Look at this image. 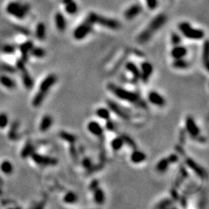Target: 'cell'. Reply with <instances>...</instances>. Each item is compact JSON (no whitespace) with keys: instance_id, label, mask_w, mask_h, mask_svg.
<instances>
[{"instance_id":"cell-29","label":"cell","mask_w":209,"mask_h":209,"mask_svg":"<svg viewBox=\"0 0 209 209\" xmlns=\"http://www.w3.org/2000/svg\"><path fill=\"white\" fill-rule=\"evenodd\" d=\"M124 140L122 136L115 137L111 140V147L114 151H119L122 148L124 145Z\"/></svg>"},{"instance_id":"cell-37","label":"cell","mask_w":209,"mask_h":209,"mask_svg":"<svg viewBox=\"0 0 209 209\" xmlns=\"http://www.w3.org/2000/svg\"><path fill=\"white\" fill-rule=\"evenodd\" d=\"M31 54L33 57H37V58H42V57H45L46 55V52L43 49L40 47H33L31 49Z\"/></svg>"},{"instance_id":"cell-47","label":"cell","mask_w":209,"mask_h":209,"mask_svg":"<svg viewBox=\"0 0 209 209\" xmlns=\"http://www.w3.org/2000/svg\"><path fill=\"white\" fill-rule=\"evenodd\" d=\"M167 159H169L170 163H176L178 160H179V157H178V156L176 154H174V153L169 155V156H167Z\"/></svg>"},{"instance_id":"cell-19","label":"cell","mask_w":209,"mask_h":209,"mask_svg":"<svg viewBox=\"0 0 209 209\" xmlns=\"http://www.w3.org/2000/svg\"><path fill=\"white\" fill-rule=\"evenodd\" d=\"M93 198L95 204L102 205L105 201V194L104 190L100 187H97L95 190H93Z\"/></svg>"},{"instance_id":"cell-40","label":"cell","mask_w":209,"mask_h":209,"mask_svg":"<svg viewBox=\"0 0 209 209\" xmlns=\"http://www.w3.org/2000/svg\"><path fill=\"white\" fill-rule=\"evenodd\" d=\"M70 154H71V157H72L73 160L74 161H77V159H78V154H77V149H76L75 146L74 144H70Z\"/></svg>"},{"instance_id":"cell-15","label":"cell","mask_w":209,"mask_h":209,"mask_svg":"<svg viewBox=\"0 0 209 209\" xmlns=\"http://www.w3.org/2000/svg\"><path fill=\"white\" fill-rule=\"evenodd\" d=\"M187 54V50L185 46H181V44L176 45L173 46V49L170 51V55L173 57V60L175 59L184 58Z\"/></svg>"},{"instance_id":"cell-18","label":"cell","mask_w":209,"mask_h":209,"mask_svg":"<svg viewBox=\"0 0 209 209\" xmlns=\"http://www.w3.org/2000/svg\"><path fill=\"white\" fill-rule=\"evenodd\" d=\"M146 159V155L142 151L136 150V149H134L130 156V160L133 163L135 164L141 163L144 162Z\"/></svg>"},{"instance_id":"cell-16","label":"cell","mask_w":209,"mask_h":209,"mask_svg":"<svg viewBox=\"0 0 209 209\" xmlns=\"http://www.w3.org/2000/svg\"><path fill=\"white\" fill-rule=\"evenodd\" d=\"M142 9H141L140 6L137 4H134L133 6H131L130 7H128L126 10L124 12V16L126 20H133L134 18H136L138 15L141 12Z\"/></svg>"},{"instance_id":"cell-5","label":"cell","mask_w":209,"mask_h":209,"mask_svg":"<svg viewBox=\"0 0 209 209\" xmlns=\"http://www.w3.org/2000/svg\"><path fill=\"white\" fill-rule=\"evenodd\" d=\"M107 105L108 107V109L112 111L113 113L116 115L118 117L123 120H129L133 118V112L130 109H128L125 107L122 106L117 102L111 100L107 101Z\"/></svg>"},{"instance_id":"cell-2","label":"cell","mask_w":209,"mask_h":209,"mask_svg":"<svg viewBox=\"0 0 209 209\" xmlns=\"http://www.w3.org/2000/svg\"><path fill=\"white\" fill-rule=\"evenodd\" d=\"M167 21L166 15L160 14L155 17L150 23L149 26L138 36L137 41L140 44H143L148 42L153 35L165 24Z\"/></svg>"},{"instance_id":"cell-8","label":"cell","mask_w":209,"mask_h":209,"mask_svg":"<svg viewBox=\"0 0 209 209\" xmlns=\"http://www.w3.org/2000/svg\"><path fill=\"white\" fill-rule=\"evenodd\" d=\"M185 126H186V131L187 132L189 136L196 139L199 137L200 133H201V130H200L199 126L197 125L195 120L191 117V116H188V117L186 118Z\"/></svg>"},{"instance_id":"cell-36","label":"cell","mask_w":209,"mask_h":209,"mask_svg":"<svg viewBox=\"0 0 209 209\" xmlns=\"http://www.w3.org/2000/svg\"><path fill=\"white\" fill-rule=\"evenodd\" d=\"M0 168H1L2 171L4 173H6V174H10V173H12V170H13V167H12V163L7 160L3 161L2 163Z\"/></svg>"},{"instance_id":"cell-44","label":"cell","mask_w":209,"mask_h":209,"mask_svg":"<svg viewBox=\"0 0 209 209\" xmlns=\"http://www.w3.org/2000/svg\"><path fill=\"white\" fill-rule=\"evenodd\" d=\"M105 128L108 131H114L115 129V125L114 122L111 120V119L106 120V124H105Z\"/></svg>"},{"instance_id":"cell-1","label":"cell","mask_w":209,"mask_h":209,"mask_svg":"<svg viewBox=\"0 0 209 209\" xmlns=\"http://www.w3.org/2000/svg\"><path fill=\"white\" fill-rule=\"evenodd\" d=\"M107 88L111 94H114L116 98H118L120 100L131 103L132 105H136V106L139 107V108H147V105L145 101L142 98L140 94L139 93L136 92V91L125 89V88L118 86V85L112 83L108 84Z\"/></svg>"},{"instance_id":"cell-20","label":"cell","mask_w":209,"mask_h":209,"mask_svg":"<svg viewBox=\"0 0 209 209\" xmlns=\"http://www.w3.org/2000/svg\"><path fill=\"white\" fill-rule=\"evenodd\" d=\"M53 124V119L50 115H46L42 119L40 124V130L41 132H46L50 129Z\"/></svg>"},{"instance_id":"cell-30","label":"cell","mask_w":209,"mask_h":209,"mask_svg":"<svg viewBox=\"0 0 209 209\" xmlns=\"http://www.w3.org/2000/svg\"><path fill=\"white\" fill-rule=\"evenodd\" d=\"M173 204V200L170 199V198H164V199L161 200L160 201L157 203L156 205L154 206L155 208L158 209H164L170 207Z\"/></svg>"},{"instance_id":"cell-49","label":"cell","mask_w":209,"mask_h":209,"mask_svg":"<svg viewBox=\"0 0 209 209\" xmlns=\"http://www.w3.org/2000/svg\"><path fill=\"white\" fill-rule=\"evenodd\" d=\"M170 194H171V196H172V199L173 200H178V198H179V194H178L177 191H176V190H174V189H173V190H171V191H170Z\"/></svg>"},{"instance_id":"cell-39","label":"cell","mask_w":209,"mask_h":209,"mask_svg":"<svg viewBox=\"0 0 209 209\" xmlns=\"http://www.w3.org/2000/svg\"><path fill=\"white\" fill-rule=\"evenodd\" d=\"M122 137L124 140V143L128 145L130 147H131V148H133V149L136 148V142H135V141L133 140L131 137L126 136V135H123V136H122Z\"/></svg>"},{"instance_id":"cell-43","label":"cell","mask_w":209,"mask_h":209,"mask_svg":"<svg viewBox=\"0 0 209 209\" xmlns=\"http://www.w3.org/2000/svg\"><path fill=\"white\" fill-rule=\"evenodd\" d=\"M82 166H83L84 168L87 169V170H89L92 167V162H91V159L88 157H85L83 158L81 162Z\"/></svg>"},{"instance_id":"cell-4","label":"cell","mask_w":209,"mask_h":209,"mask_svg":"<svg viewBox=\"0 0 209 209\" xmlns=\"http://www.w3.org/2000/svg\"><path fill=\"white\" fill-rule=\"evenodd\" d=\"M86 20H88L91 24H98L102 26L111 29H116L119 27V23L117 20H112V19H108L106 17L101 16L94 12H91L87 17Z\"/></svg>"},{"instance_id":"cell-41","label":"cell","mask_w":209,"mask_h":209,"mask_svg":"<svg viewBox=\"0 0 209 209\" xmlns=\"http://www.w3.org/2000/svg\"><path fill=\"white\" fill-rule=\"evenodd\" d=\"M9 119L6 113H1L0 114V128H5L8 125Z\"/></svg>"},{"instance_id":"cell-23","label":"cell","mask_w":209,"mask_h":209,"mask_svg":"<svg viewBox=\"0 0 209 209\" xmlns=\"http://www.w3.org/2000/svg\"><path fill=\"white\" fill-rule=\"evenodd\" d=\"M172 66L173 68L177 70H185L190 67V63L188 61L185 60L184 58L181 59H175L173 60V63H172Z\"/></svg>"},{"instance_id":"cell-11","label":"cell","mask_w":209,"mask_h":209,"mask_svg":"<svg viewBox=\"0 0 209 209\" xmlns=\"http://www.w3.org/2000/svg\"><path fill=\"white\" fill-rule=\"evenodd\" d=\"M32 159L35 163H37L39 165L43 166H55L57 164L58 160L57 159L54 157H50V156H43V155L38 154V153H33L31 154Z\"/></svg>"},{"instance_id":"cell-13","label":"cell","mask_w":209,"mask_h":209,"mask_svg":"<svg viewBox=\"0 0 209 209\" xmlns=\"http://www.w3.org/2000/svg\"><path fill=\"white\" fill-rule=\"evenodd\" d=\"M148 101L150 104L157 107H163L166 105V100L163 95L157 91H152L148 94Z\"/></svg>"},{"instance_id":"cell-33","label":"cell","mask_w":209,"mask_h":209,"mask_svg":"<svg viewBox=\"0 0 209 209\" xmlns=\"http://www.w3.org/2000/svg\"><path fill=\"white\" fill-rule=\"evenodd\" d=\"M0 83L7 88H14L15 87V83L13 80L9 78L6 76H1L0 77Z\"/></svg>"},{"instance_id":"cell-45","label":"cell","mask_w":209,"mask_h":209,"mask_svg":"<svg viewBox=\"0 0 209 209\" xmlns=\"http://www.w3.org/2000/svg\"><path fill=\"white\" fill-rule=\"evenodd\" d=\"M147 6L150 9H154L157 6V0H145Z\"/></svg>"},{"instance_id":"cell-38","label":"cell","mask_w":209,"mask_h":209,"mask_svg":"<svg viewBox=\"0 0 209 209\" xmlns=\"http://www.w3.org/2000/svg\"><path fill=\"white\" fill-rule=\"evenodd\" d=\"M33 151V145L30 142H28V143L25 146L24 148L23 149V150H22L21 153L22 157L24 158L27 157L29 155L32 154Z\"/></svg>"},{"instance_id":"cell-14","label":"cell","mask_w":209,"mask_h":209,"mask_svg":"<svg viewBox=\"0 0 209 209\" xmlns=\"http://www.w3.org/2000/svg\"><path fill=\"white\" fill-rule=\"evenodd\" d=\"M87 128L91 134L96 136V137H101V136H103V128L101 125V124L96 122V121H91V122H88V124L87 125Z\"/></svg>"},{"instance_id":"cell-7","label":"cell","mask_w":209,"mask_h":209,"mask_svg":"<svg viewBox=\"0 0 209 209\" xmlns=\"http://www.w3.org/2000/svg\"><path fill=\"white\" fill-rule=\"evenodd\" d=\"M7 12L16 18L22 19L25 16L26 12L29 10L28 6H22L18 2H11L6 8Z\"/></svg>"},{"instance_id":"cell-24","label":"cell","mask_w":209,"mask_h":209,"mask_svg":"<svg viewBox=\"0 0 209 209\" xmlns=\"http://www.w3.org/2000/svg\"><path fill=\"white\" fill-rule=\"evenodd\" d=\"M95 114L99 119H103V120H108L111 119V112L110 110L107 108H104V107H101L96 109Z\"/></svg>"},{"instance_id":"cell-10","label":"cell","mask_w":209,"mask_h":209,"mask_svg":"<svg viewBox=\"0 0 209 209\" xmlns=\"http://www.w3.org/2000/svg\"><path fill=\"white\" fill-rule=\"evenodd\" d=\"M140 80L142 83L146 84L149 82L150 77L153 73V66L148 61L142 62L140 65Z\"/></svg>"},{"instance_id":"cell-35","label":"cell","mask_w":209,"mask_h":209,"mask_svg":"<svg viewBox=\"0 0 209 209\" xmlns=\"http://www.w3.org/2000/svg\"><path fill=\"white\" fill-rule=\"evenodd\" d=\"M46 96V94L38 91L37 94L35 95V97H34V98L33 99V105L34 107L40 106V105L43 103V101H44Z\"/></svg>"},{"instance_id":"cell-25","label":"cell","mask_w":209,"mask_h":209,"mask_svg":"<svg viewBox=\"0 0 209 209\" xmlns=\"http://www.w3.org/2000/svg\"><path fill=\"white\" fill-rule=\"evenodd\" d=\"M20 70H21L22 72H23V81L25 86H26V88H28V89H30V88H32L33 86V81L32 77H30L29 74L27 72V71L26 70L25 67H23L21 68Z\"/></svg>"},{"instance_id":"cell-12","label":"cell","mask_w":209,"mask_h":209,"mask_svg":"<svg viewBox=\"0 0 209 209\" xmlns=\"http://www.w3.org/2000/svg\"><path fill=\"white\" fill-rule=\"evenodd\" d=\"M57 81V77L55 74H50L46 76L43 81L40 83V88H39V91L44 94H47L48 91H50L51 88L56 84Z\"/></svg>"},{"instance_id":"cell-21","label":"cell","mask_w":209,"mask_h":209,"mask_svg":"<svg viewBox=\"0 0 209 209\" xmlns=\"http://www.w3.org/2000/svg\"><path fill=\"white\" fill-rule=\"evenodd\" d=\"M55 23L56 26L59 31L63 32L66 29V20L63 14L60 12H57L55 15Z\"/></svg>"},{"instance_id":"cell-32","label":"cell","mask_w":209,"mask_h":209,"mask_svg":"<svg viewBox=\"0 0 209 209\" xmlns=\"http://www.w3.org/2000/svg\"><path fill=\"white\" fill-rule=\"evenodd\" d=\"M36 36H37V39L42 40L45 38L46 36V27L45 25L43 23H40L37 26V29H36Z\"/></svg>"},{"instance_id":"cell-27","label":"cell","mask_w":209,"mask_h":209,"mask_svg":"<svg viewBox=\"0 0 209 209\" xmlns=\"http://www.w3.org/2000/svg\"><path fill=\"white\" fill-rule=\"evenodd\" d=\"M202 60L203 63L204 65V67L206 70H208L209 66V46H208V41L206 40L204 42V44L203 46V52H202Z\"/></svg>"},{"instance_id":"cell-9","label":"cell","mask_w":209,"mask_h":209,"mask_svg":"<svg viewBox=\"0 0 209 209\" xmlns=\"http://www.w3.org/2000/svg\"><path fill=\"white\" fill-rule=\"evenodd\" d=\"M186 165L201 179H205L207 177V172L204 167L198 164L196 161L194 160L192 158H186L185 159Z\"/></svg>"},{"instance_id":"cell-34","label":"cell","mask_w":209,"mask_h":209,"mask_svg":"<svg viewBox=\"0 0 209 209\" xmlns=\"http://www.w3.org/2000/svg\"><path fill=\"white\" fill-rule=\"evenodd\" d=\"M65 3V10L69 14H74L77 10V4L72 0L66 2Z\"/></svg>"},{"instance_id":"cell-28","label":"cell","mask_w":209,"mask_h":209,"mask_svg":"<svg viewBox=\"0 0 209 209\" xmlns=\"http://www.w3.org/2000/svg\"><path fill=\"white\" fill-rule=\"evenodd\" d=\"M63 202L67 204H75L78 201V197L74 192L69 191L65 194L63 197Z\"/></svg>"},{"instance_id":"cell-17","label":"cell","mask_w":209,"mask_h":209,"mask_svg":"<svg viewBox=\"0 0 209 209\" xmlns=\"http://www.w3.org/2000/svg\"><path fill=\"white\" fill-rule=\"evenodd\" d=\"M125 69L131 73L133 75V80L134 81H139L140 80V69L137 67L136 63L133 62L128 61L125 63Z\"/></svg>"},{"instance_id":"cell-26","label":"cell","mask_w":209,"mask_h":209,"mask_svg":"<svg viewBox=\"0 0 209 209\" xmlns=\"http://www.w3.org/2000/svg\"><path fill=\"white\" fill-rule=\"evenodd\" d=\"M59 136H60V138H61L63 140L68 142L69 144L75 143L76 141H77V137H76L75 135L72 134V133H70L66 131L60 132V133H59Z\"/></svg>"},{"instance_id":"cell-6","label":"cell","mask_w":209,"mask_h":209,"mask_svg":"<svg viewBox=\"0 0 209 209\" xmlns=\"http://www.w3.org/2000/svg\"><path fill=\"white\" fill-rule=\"evenodd\" d=\"M92 26L93 25L91 23H89L88 20H85L84 23L79 25L74 29V33H73L74 38L77 40H81L85 39L92 31Z\"/></svg>"},{"instance_id":"cell-22","label":"cell","mask_w":209,"mask_h":209,"mask_svg":"<svg viewBox=\"0 0 209 209\" xmlns=\"http://www.w3.org/2000/svg\"><path fill=\"white\" fill-rule=\"evenodd\" d=\"M170 164H171L169 161V159H167V157L163 158V159H159L157 162L156 165V170H157L159 173H164V172L167 171L168 170L169 167H170Z\"/></svg>"},{"instance_id":"cell-46","label":"cell","mask_w":209,"mask_h":209,"mask_svg":"<svg viewBox=\"0 0 209 209\" xmlns=\"http://www.w3.org/2000/svg\"><path fill=\"white\" fill-rule=\"evenodd\" d=\"M98 187H99V181H98V180L94 179L93 180V181H91V183H90L89 190H91V191H93V190H95V189Z\"/></svg>"},{"instance_id":"cell-42","label":"cell","mask_w":209,"mask_h":209,"mask_svg":"<svg viewBox=\"0 0 209 209\" xmlns=\"http://www.w3.org/2000/svg\"><path fill=\"white\" fill-rule=\"evenodd\" d=\"M171 43H173L174 46L181 44V36H180L179 34L176 33H173L171 35Z\"/></svg>"},{"instance_id":"cell-31","label":"cell","mask_w":209,"mask_h":209,"mask_svg":"<svg viewBox=\"0 0 209 209\" xmlns=\"http://www.w3.org/2000/svg\"><path fill=\"white\" fill-rule=\"evenodd\" d=\"M33 47V44L32 41H27L26 43H23L20 46V50H21L22 54H23V57L24 60H26L27 57L28 53L31 50V49Z\"/></svg>"},{"instance_id":"cell-3","label":"cell","mask_w":209,"mask_h":209,"mask_svg":"<svg viewBox=\"0 0 209 209\" xmlns=\"http://www.w3.org/2000/svg\"><path fill=\"white\" fill-rule=\"evenodd\" d=\"M178 27L183 36L189 40H199L204 38V32L202 29L192 27L191 25H190V23H187V22L181 23Z\"/></svg>"},{"instance_id":"cell-48","label":"cell","mask_w":209,"mask_h":209,"mask_svg":"<svg viewBox=\"0 0 209 209\" xmlns=\"http://www.w3.org/2000/svg\"><path fill=\"white\" fill-rule=\"evenodd\" d=\"M3 51L6 53H9V54H10V53H12L14 52V50H15V48L13 47L12 46H10V45H6V46H5L4 47H3Z\"/></svg>"}]
</instances>
